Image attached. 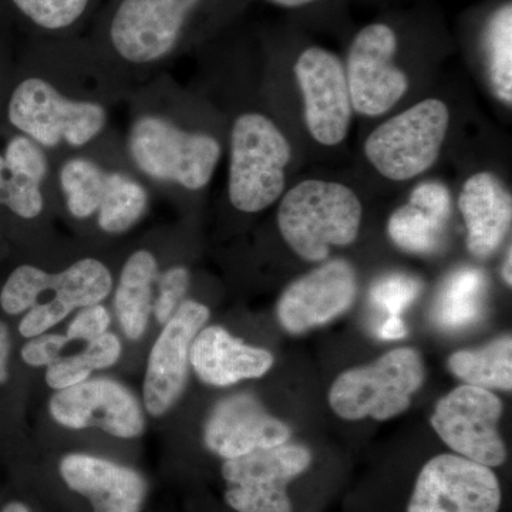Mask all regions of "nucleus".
Returning a JSON list of instances; mask_svg holds the SVG:
<instances>
[{"mask_svg": "<svg viewBox=\"0 0 512 512\" xmlns=\"http://www.w3.org/2000/svg\"><path fill=\"white\" fill-rule=\"evenodd\" d=\"M190 269L184 265H171L160 269L154 292L153 313L158 323L164 325L177 312L190 289Z\"/></svg>", "mask_w": 512, "mask_h": 512, "instance_id": "29", "label": "nucleus"}, {"mask_svg": "<svg viewBox=\"0 0 512 512\" xmlns=\"http://www.w3.org/2000/svg\"><path fill=\"white\" fill-rule=\"evenodd\" d=\"M269 2L285 6V8H298V6L308 5V3L315 2V0H269Z\"/></svg>", "mask_w": 512, "mask_h": 512, "instance_id": "37", "label": "nucleus"}, {"mask_svg": "<svg viewBox=\"0 0 512 512\" xmlns=\"http://www.w3.org/2000/svg\"><path fill=\"white\" fill-rule=\"evenodd\" d=\"M451 214L446 187L437 183L420 184L409 204L397 208L389 220L394 244L412 254H433L441 247Z\"/></svg>", "mask_w": 512, "mask_h": 512, "instance_id": "22", "label": "nucleus"}, {"mask_svg": "<svg viewBox=\"0 0 512 512\" xmlns=\"http://www.w3.org/2000/svg\"><path fill=\"white\" fill-rule=\"evenodd\" d=\"M113 288L109 265L94 256H83L59 271L23 262L3 281L0 309L8 316L25 313L18 330L30 339L55 328L74 309L106 301Z\"/></svg>", "mask_w": 512, "mask_h": 512, "instance_id": "4", "label": "nucleus"}, {"mask_svg": "<svg viewBox=\"0 0 512 512\" xmlns=\"http://www.w3.org/2000/svg\"><path fill=\"white\" fill-rule=\"evenodd\" d=\"M2 512H30V510L25 504L19 503V501H12V503L6 504L3 507Z\"/></svg>", "mask_w": 512, "mask_h": 512, "instance_id": "39", "label": "nucleus"}, {"mask_svg": "<svg viewBox=\"0 0 512 512\" xmlns=\"http://www.w3.org/2000/svg\"><path fill=\"white\" fill-rule=\"evenodd\" d=\"M511 255H512V251H511V247H510V248H508L507 258H505V262H504V266H503V278H504L505 284H507L508 286H511V282H512V276H511L512 259H511Z\"/></svg>", "mask_w": 512, "mask_h": 512, "instance_id": "38", "label": "nucleus"}, {"mask_svg": "<svg viewBox=\"0 0 512 512\" xmlns=\"http://www.w3.org/2000/svg\"><path fill=\"white\" fill-rule=\"evenodd\" d=\"M488 70L495 94L504 103L512 101V8L503 6L487 29Z\"/></svg>", "mask_w": 512, "mask_h": 512, "instance_id": "27", "label": "nucleus"}, {"mask_svg": "<svg viewBox=\"0 0 512 512\" xmlns=\"http://www.w3.org/2000/svg\"><path fill=\"white\" fill-rule=\"evenodd\" d=\"M93 370L84 362L80 353L73 356L59 357L55 363L46 367L45 380L47 386L56 392L69 389L90 379Z\"/></svg>", "mask_w": 512, "mask_h": 512, "instance_id": "31", "label": "nucleus"}, {"mask_svg": "<svg viewBox=\"0 0 512 512\" xmlns=\"http://www.w3.org/2000/svg\"><path fill=\"white\" fill-rule=\"evenodd\" d=\"M291 430L271 416L255 397L237 394L222 400L205 424V446L224 460L288 443Z\"/></svg>", "mask_w": 512, "mask_h": 512, "instance_id": "18", "label": "nucleus"}, {"mask_svg": "<svg viewBox=\"0 0 512 512\" xmlns=\"http://www.w3.org/2000/svg\"><path fill=\"white\" fill-rule=\"evenodd\" d=\"M111 325V316L106 306L97 303V305L82 308L77 313L76 318L70 322L67 328L66 338L69 342H90V340L99 338L103 333L109 332Z\"/></svg>", "mask_w": 512, "mask_h": 512, "instance_id": "30", "label": "nucleus"}, {"mask_svg": "<svg viewBox=\"0 0 512 512\" xmlns=\"http://www.w3.org/2000/svg\"><path fill=\"white\" fill-rule=\"evenodd\" d=\"M13 66H15V63H13L12 57L0 46V128H2L3 124V107H5L6 94H8Z\"/></svg>", "mask_w": 512, "mask_h": 512, "instance_id": "34", "label": "nucleus"}, {"mask_svg": "<svg viewBox=\"0 0 512 512\" xmlns=\"http://www.w3.org/2000/svg\"><path fill=\"white\" fill-rule=\"evenodd\" d=\"M190 366L202 382L227 387L265 376L274 366V356L268 350L245 345L221 326H210L195 336Z\"/></svg>", "mask_w": 512, "mask_h": 512, "instance_id": "20", "label": "nucleus"}, {"mask_svg": "<svg viewBox=\"0 0 512 512\" xmlns=\"http://www.w3.org/2000/svg\"><path fill=\"white\" fill-rule=\"evenodd\" d=\"M55 208L49 154L22 134L0 128V220L36 224Z\"/></svg>", "mask_w": 512, "mask_h": 512, "instance_id": "12", "label": "nucleus"}, {"mask_svg": "<svg viewBox=\"0 0 512 512\" xmlns=\"http://www.w3.org/2000/svg\"><path fill=\"white\" fill-rule=\"evenodd\" d=\"M356 296L355 269L335 259L292 282L279 299L276 315L286 332L301 335L348 311Z\"/></svg>", "mask_w": 512, "mask_h": 512, "instance_id": "17", "label": "nucleus"}, {"mask_svg": "<svg viewBox=\"0 0 512 512\" xmlns=\"http://www.w3.org/2000/svg\"><path fill=\"white\" fill-rule=\"evenodd\" d=\"M362 205L355 192L330 181L308 180L285 195L278 211L282 237L302 259L325 261L330 247L355 241Z\"/></svg>", "mask_w": 512, "mask_h": 512, "instance_id": "5", "label": "nucleus"}, {"mask_svg": "<svg viewBox=\"0 0 512 512\" xmlns=\"http://www.w3.org/2000/svg\"><path fill=\"white\" fill-rule=\"evenodd\" d=\"M458 207L467 225L468 251L478 259L493 255L510 231V192L494 174L478 173L464 184Z\"/></svg>", "mask_w": 512, "mask_h": 512, "instance_id": "21", "label": "nucleus"}, {"mask_svg": "<svg viewBox=\"0 0 512 512\" xmlns=\"http://www.w3.org/2000/svg\"><path fill=\"white\" fill-rule=\"evenodd\" d=\"M10 352H12V338H10L9 328L3 320H0V386L9 379Z\"/></svg>", "mask_w": 512, "mask_h": 512, "instance_id": "35", "label": "nucleus"}, {"mask_svg": "<svg viewBox=\"0 0 512 512\" xmlns=\"http://www.w3.org/2000/svg\"><path fill=\"white\" fill-rule=\"evenodd\" d=\"M396 35L389 26L370 25L353 40L348 57L350 101L357 113L376 117L392 109L409 83L393 63Z\"/></svg>", "mask_w": 512, "mask_h": 512, "instance_id": "15", "label": "nucleus"}, {"mask_svg": "<svg viewBox=\"0 0 512 512\" xmlns=\"http://www.w3.org/2000/svg\"><path fill=\"white\" fill-rule=\"evenodd\" d=\"M291 147L264 114L247 111L235 117L229 133L228 200L242 214L264 211L285 188Z\"/></svg>", "mask_w": 512, "mask_h": 512, "instance_id": "6", "label": "nucleus"}, {"mask_svg": "<svg viewBox=\"0 0 512 512\" xmlns=\"http://www.w3.org/2000/svg\"><path fill=\"white\" fill-rule=\"evenodd\" d=\"M121 342L114 333L106 332L99 338L87 342L80 355L84 362L93 370H104L113 367L121 357Z\"/></svg>", "mask_w": 512, "mask_h": 512, "instance_id": "33", "label": "nucleus"}, {"mask_svg": "<svg viewBox=\"0 0 512 512\" xmlns=\"http://www.w3.org/2000/svg\"><path fill=\"white\" fill-rule=\"evenodd\" d=\"M407 335V328L402 318L384 319L379 328V336L384 340L403 339Z\"/></svg>", "mask_w": 512, "mask_h": 512, "instance_id": "36", "label": "nucleus"}, {"mask_svg": "<svg viewBox=\"0 0 512 512\" xmlns=\"http://www.w3.org/2000/svg\"><path fill=\"white\" fill-rule=\"evenodd\" d=\"M503 501L493 468L440 454L421 468L407 512H498Z\"/></svg>", "mask_w": 512, "mask_h": 512, "instance_id": "11", "label": "nucleus"}, {"mask_svg": "<svg viewBox=\"0 0 512 512\" xmlns=\"http://www.w3.org/2000/svg\"><path fill=\"white\" fill-rule=\"evenodd\" d=\"M485 288V276L476 269L448 276L431 308V320L447 332L470 328L483 316Z\"/></svg>", "mask_w": 512, "mask_h": 512, "instance_id": "25", "label": "nucleus"}, {"mask_svg": "<svg viewBox=\"0 0 512 512\" xmlns=\"http://www.w3.org/2000/svg\"><path fill=\"white\" fill-rule=\"evenodd\" d=\"M503 412V402L491 390L464 384L437 403L431 426L457 456L500 467L507 460L497 429Z\"/></svg>", "mask_w": 512, "mask_h": 512, "instance_id": "10", "label": "nucleus"}, {"mask_svg": "<svg viewBox=\"0 0 512 512\" xmlns=\"http://www.w3.org/2000/svg\"><path fill=\"white\" fill-rule=\"evenodd\" d=\"M124 154L153 194L201 192L222 156L220 138L184 119L180 90L160 74L128 94Z\"/></svg>", "mask_w": 512, "mask_h": 512, "instance_id": "2", "label": "nucleus"}, {"mask_svg": "<svg viewBox=\"0 0 512 512\" xmlns=\"http://www.w3.org/2000/svg\"><path fill=\"white\" fill-rule=\"evenodd\" d=\"M60 476L83 495L96 512H141L147 483L133 468L90 454H69L60 461Z\"/></svg>", "mask_w": 512, "mask_h": 512, "instance_id": "19", "label": "nucleus"}, {"mask_svg": "<svg viewBox=\"0 0 512 512\" xmlns=\"http://www.w3.org/2000/svg\"><path fill=\"white\" fill-rule=\"evenodd\" d=\"M37 45L13 66L2 126L52 158L119 137L110 127V110L123 96L97 69L84 39H42Z\"/></svg>", "mask_w": 512, "mask_h": 512, "instance_id": "1", "label": "nucleus"}, {"mask_svg": "<svg viewBox=\"0 0 512 512\" xmlns=\"http://www.w3.org/2000/svg\"><path fill=\"white\" fill-rule=\"evenodd\" d=\"M210 319V309L197 301H184L164 323L148 356L143 400L151 416H164L184 393L190 367L191 345Z\"/></svg>", "mask_w": 512, "mask_h": 512, "instance_id": "14", "label": "nucleus"}, {"mask_svg": "<svg viewBox=\"0 0 512 512\" xmlns=\"http://www.w3.org/2000/svg\"><path fill=\"white\" fill-rule=\"evenodd\" d=\"M420 288V282L412 276L389 275L373 286L370 302L386 315L384 319L402 318V313L419 295Z\"/></svg>", "mask_w": 512, "mask_h": 512, "instance_id": "28", "label": "nucleus"}, {"mask_svg": "<svg viewBox=\"0 0 512 512\" xmlns=\"http://www.w3.org/2000/svg\"><path fill=\"white\" fill-rule=\"evenodd\" d=\"M424 379L426 367L416 349L390 350L372 365L342 373L332 384L329 404L345 420L393 419L409 409Z\"/></svg>", "mask_w": 512, "mask_h": 512, "instance_id": "7", "label": "nucleus"}, {"mask_svg": "<svg viewBox=\"0 0 512 512\" xmlns=\"http://www.w3.org/2000/svg\"><path fill=\"white\" fill-rule=\"evenodd\" d=\"M160 269L157 255L148 248L131 252L121 266L114 289V311L124 335L133 342L147 332Z\"/></svg>", "mask_w": 512, "mask_h": 512, "instance_id": "23", "label": "nucleus"}, {"mask_svg": "<svg viewBox=\"0 0 512 512\" xmlns=\"http://www.w3.org/2000/svg\"><path fill=\"white\" fill-rule=\"evenodd\" d=\"M49 413L70 430L100 429L119 439H137L146 429L143 407L123 384L110 379H87L60 390Z\"/></svg>", "mask_w": 512, "mask_h": 512, "instance_id": "13", "label": "nucleus"}, {"mask_svg": "<svg viewBox=\"0 0 512 512\" xmlns=\"http://www.w3.org/2000/svg\"><path fill=\"white\" fill-rule=\"evenodd\" d=\"M66 335L57 333H42L28 342L20 349V357L30 367H47L55 363L63 349L69 345Z\"/></svg>", "mask_w": 512, "mask_h": 512, "instance_id": "32", "label": "nucleus"}, {"mask_svg": "<svg viewBox=\"0 0 512 512\" xmlns=\"http://www.w3.org/2000/svg\"><path fill=\"white\" fill-rule=\"evenodd\" d=\"M448 121L450 113L443 101H420L370 134L365 146L366 156L389 180H410L436 163Z\"/></svg>", "mask_w": 512, "mask_h": 512, "instance_id": "8", "label": "nucleus"}, {"mask_svg": "<svg viewBox=\"0 0 512 512\" xmlns=\"http://www.w3.org/2000/svg\"><path fill=\"white\" fill-rule=\"evenodd\" d=\"M448 369L470 386L511 392V335L501 336L483 348L458 350L448 359Z\"/></svg>", "mask_w": 512, "mask_h": 512, "instance_id": "26", "label": "nucleus"}, {"mask_svg": "<svg viewBox=\"0 0 512 512\" xmlns=\"http://www.w3.org/2000/svg\"><path fill=\"white\" fill-rule=\"evenodd\" d=\"M52 163L55 208L74 222H92L101 234L120 237L150 210L153 192L128 164L123 137Z\"/></svg>", "mask_w": 512, "mask_h": 512, "instance_id": "3", "label": "nucleus"}, {"mask_svg": "<svg viewBox=\"0 0 512 512\" xmlns=\"http://www.w3.org/2000/svg\"><path fill=\"white\" fill-rule=\"evenodd\" d=\"M295 74L312 137L323 146H336L348 134L352 116L345 67L328 50L311 47L299 56Z\"/></svg>", "mask_w": 512, "mask_h": 512, "instance_id": "16", "label": "nucleus"}, {"mask_svg": "<svg viewBox=\"0 0 512 512\" xmlns=\"http://www.w3.org/2000/svg\"><path fill=\"white\" fill-rule=\"evenodd\" d=\"M19 18L40 39H73L96 19L104 0H9Z\"/></svg>", "mask_w": 512, "mask_h": 512, "instance_id": "24", "label": "nucleus"}, {"mask_svg": "<svg viewBox=\"0 0 512 512\" xmlns=\"http://www.w3.org/2000/svg\"><path fill=\"white\" fill-rule=\"evenodd\" d=\"M311 464L308 448L288 443L225 460V501L238 512H292L288 485Z\"/></svg>", "mask_w": 512, "mask_h": 512, "instance_id": "9", "label": "nucleus"}]
</instances>
